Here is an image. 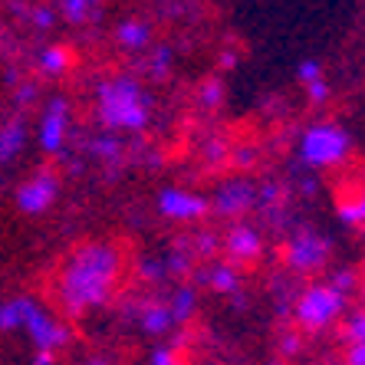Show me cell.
Returning a JSON list of instances; mask_svg holds the SVG:
<instances>
[{
	"mask_svg": "<svg viewBox=\"0 0 365 365\" xmlns=\"http://www.w3.org/2000/svg\"><path fill=\"white\" fill-rule=\"evenodd\" d=\"M280 197V185H273V181H267L264 187H260V204H273Z\"/></svg>",
	"mask_w": 365,
	"mask_h": 365,
	"instance_id": "8d00e7d4",
	"label": "cell"
},
{
	"mask_svg": "<svg viewBox=\"0 0 365 365\" xmlns=\"http://www.w3.org/2000/svg\"><path fill=\"white\" fill-rule=\"evenodd\" d=\"M168 306H171V313H175V319H178V323H187V319L197 313V293H195V287H175Z\"/></svg>",
	"mask_w": 365,
	"mask_h": 365,
	"instance_id": "d6986e66",
	"label": "cell"
},
{
	"mask_svg": "<svg viewBox=\"0 0 365 365\" xmlns=\"http://www.w3.org/2000/svg\"><path fill=\"white\" fill-rule=\"evenodd\" d=\"M69 135V99L66 96H50L40 112L36 125V145L43 155H63Z\"/></svg>",
	"mask_w": 365,
	"mask_h": 365,
	"instance_id": "9c48e42d",
	"label": "cell"
},
{
	"mask_svg": "<svg viewBox=\"0 0 365 365\" xmlns=\"http://www.w3.org/2000/svg\"><path fill=\"white\" fill-rule=\"evenodd\" d=\"M24 142H26V122L24 119L4 122V128H0V162L14 165V158L24 152Z\"/></svg>",
	"mask_w": 365,
	"mask_h": 365,
	"instance_id": "9a60e30c",
	"label": "cell"
},
{
	"mask_svg": "<svg viewBox=\"0 0 365 365\" xmlns=\"http://www.w3.org/2000/svg\"><path fill=\"white\" fill-rule=\"evenodd\" d=\"M336 217L346 227H365V207L359 195H339L336 197Z\"/></svg>",
	"mask_w": 365,
	"mask_h": 365,
	"instance_id": "ac0fdd59",
	"label": "cell"
},
{
	"mask_svg": "<svg viewBox=\"0 0 365 365\" xmlns=\"http://www.w3.org/2000/svg\"><path fill=\"white\" fill-rule=\"evenodd\" d=\"M217 63H221V69H234V66H237V53H234V50H224Z\"/></svg>",
	"mask_w": 365,
	"mask_h": 365,
	"instance_id": "ab89813d",
	"label": "cell"
},
{
	"mask_svg": "<svg viewBox=\"0 0 365 365\" xmlns=\"http://www.w3.org/2000/svg\"><path fill=\"white\" fill-rule=\"evenodd\" d=\"M224 254L230 257V264H254L264 254V237L260 230L250 227V224H234V227L224 234Z\"/></svg>",
	"mask_w": 365,
	"mask_h": 365,
	"instance_id": "8fae6325",
	"label": "cell"
},
{
	"mask_svg": "<svg viewBox=\"0 0 365 365\" xmlns=\"http://www.w3.org/2000/svg\"><path fill=\"white\" fill-rule=\"evenodd\" d=\"M257 201H260V191L254 187V181L250 178L224 181V185L214 191V197H211L214 214H221V217H240V214H247Z\"/></svg>",
	"mask_w": 365,
	"mask_h": 365,
	"instance_id": "30bf717a",
	"label": "cell"
},
{
	"mask_svg": "<svg viewBox=\"0 0 365 365\" xmlns=\"http://www.w3.org/2000/svg\"><path fill=\"white\" fill-rule=\"evenodd\" d=\"M171 63H175V53H171V46H155L152 56H148V73H152L155 79H165L168 76Z\"/></svg>",
	"mask_w": 365,
	"mask_h": 365,
	"instance_id": "cb8c5ba5",
	"label": "cell"
},
{
	"mask_svg": "<svg viewBox=\"0 0 365 365\" xmlns=\"http://www.w3.org/2000/svg\"><path fill=\"white\" fill-rule=\"evenodd\" d=\"M165 264H168V270L171 273H187V257L185 254H175V257H168V260H165Z\"/></svg>",
	"mask_w": 365,
	"mask_h": 365,
	"instance_id": "74e56055",
	"label": "cell"
},
{
	"mask_svg": "<svg viewBox=\"0 0 365 365\" xmlns=\"http://www.w3.org/2000/svg\"><path fill=\"white\" fill-rule=\"evenodd\" d=\"M155 112L152 93L128 73H115L96 83V119L106 132L142 135Z\"/></svg>",
	"mask_w": 365,
	"mask_h": 365,
	"instance_id": "7a4b0ae2",
	"label": "cell"
},
{
	"mask_svg": "<svg viewBox=\"0 0 365 365\" xmlns=\"http://www.w3.org/2000/svg\"><path fill=\"white\" fill-rule=\"evenodd\" d=\"M60 14L66 24H86L102 14L99 0H60Z\"/></svg>",
	"mask_w": 365,
	"mask_h": 365,
	"instance_id": "e0dca14e",
	"label": "cell"
},
{
	"mask_svg": "<svg viewBox=\"0 0 365 365\" xmlns=\"http://www.w3.org/2000/svg\"><path fill=\"white\" fill-rule=\"evenodd\" d=\"M24 319H26L24 297H10L7 303L0 306V329L4 332H20L24 329Z\"/></svg>",
	"mask_w": 365,
	"mask_h": 365,
	"instance_id": "ffe728a7",
	"label": "cell"
},
{
	"mask_svg": "<svg viewBox=\"0 0 365 365\" xmlns=\"http://www.w3.org/2000/svg\"><path fill=\"white\" fill-rule=\"evenodd\" d=\"M115 40H119L122 50H128V53H142L145 46L152 43V26L145 24V20L128 17V20H122V24L115 26Z\"/></svg>",
	"mask_w": 365,
	"mask_h": 365,
	"instance_id": "5bb4252c",
	"label": "cell"
},
{
	"mask_svg": "<svg viewBox=\"0 0 365 365\" xmlns=\"http://www.w3.org/2000/svg\"><path fill=\"white\" fill-rule=\"evenodd\" d=\"M40 69L46 73V76H63L73 63H76V53L69 50V46H63V43H50V46H43L40 50Z\"/></svg>",
	"mask_w": 365,
	"mask_h": 365,
	"instance_id": "2e32d148",
	"label": "cell"
},
{
	"mask_svg": "<svg viewBox=\"0 0 365 365\" xmlns=\"http://www.w3.org/2000/svg\"><path fill=\"white\" fill-rule=\"evenodd\" d=\"M138 323H142V332H148L152 339H158V336H168L178 319H175V313H171L168 303H145Z\"/></svg>",
	"mask_w": 365,
	"mask_h": 365,
	"instance_id": "7c38bea8",
	"label": "cell"
},
{
	"mask_svg": "<svg viewBox=\"0 0 365 365\" xmlns=\"http://www.w3.org/2000/svg\"><path fill=\"white\" fill-rule=\"evenodd\" d=\"M346 365H365V342L346 349Z\"/></svg>",
	"mask_w": 365,
	"mask_h": 365,
	"instance_id": "e575fe53",
	"label": "cell"
},
{
	"mask_svg": "<svg viewBox=\"0 0 365 365\" xmlns=\"http://www.w3.org/2000/svg\"><path fill=\"white\" fill-rule=\"evenodd\" d=\"M138 273H142L145 280H165V273H168V264H162L158 257H145L142 264H138Z\"/></svg>",
	"mask_w": 365,
	"mask_h": 365,
	"instance_id": "f1b7e54d",
	"label": "cell"
},
{
	"mask_svg": "<svg viewBox=\"0 0 365 365\" xmlns=\"http://www.w3.org/2000/svg\"><path fill=\"white\" fill-rule=\"evenodd\" d=\"M230 152H234V148H227V145H224L221 138H211V142L204 145V155H207V162H211V165L224 162V158H227Z\"/></svg>",
	"mask_w": 365,
	"mask_h": 365,
	"instance_id": "1f68e13d",
	"label": "cell"
},
{
	"mask_svg": "<svg viewBox=\"0 0 365 365\" xmlns=\"http://www.w3.org/2000/svg\"><path fill=\"white\" fill-rule=\"evenodd\" d=\"M224 83L221 79H204L201 86H197V102H201L204 109H217V106H221L224 102Z\"/></svg>",
	"mask_w": 365,
	"mask_h": 365,
	"instance_id": "603a6c76",
	"label": "cell"
},
{
	"mask_svg": "<svg viewBox=\"0 0 365 365\" xmlns=\"http://www.w3.org/2000/svg\"><path fill=\"white\" fill-rule=\"evenodd\" d=\"M346 299L332 283H309L293 303V319L303 332H326L346 313Z\"/></svg>",
	"mask_w": 365,
	"mask_h": 365,
	"instance_id": "277c9868",
	"label": "cell"
},
{
	"mask_svg": "<svg viewBox=\"0 0 365 365\" xmlns=\"http://www.w3.org/2000/svg\"><path fill=\"white\" fill-rule=\"evenodd\" d=\"M359 273H362V297H365V260H362V270Z\"/></svg>",
	"mask_w": 365,
	"mask_h": 365,
	"instance_id": "7bdbcfd3",
	"label": "cell"
},
{
	"mask_svg": "<svg viewBox=\"0 0 365 365\" xmlns=\"http://www.w3.org/2000/svg\"><path fill=\"white\" fill-rule=\"evenodd\" d=\"M299 187H303V195H316V181H303Z\"/></svg>",
	"mask_w": 365,
	"mask_h": 365,
	"instance_id": "b9f144b4",
	"label": "cell"
},
{
	"mask_svg": "<svg viewBox=\"0 0 365 365\" xmlns=\"http://www.w3.org/2000/svg\"><path fill=\"white\" fill-rule=\"evenodd\" d=\"M60 197V175L53 168H36L14 187V207L24 217H43Z\"/></svg>",
	"mask_w": 365,
	"mask_h": 365,
	"instance_id": "5b68a950",
	"label": "cell"
},
{
	"mask_svg": "<svg viewBox=\"0 0 365 365\" xmlns=\"http://www.w3.org/2000/svg\"><path fill=\"white\" fill-rule=\"evenodd\" d=\"M329 96H332V86H329V79H326V76L306 86V99H309V106H326V102H329Z\"/></svg>",
	"mask_w": 365,
	"mask_h": 365,
	"instance_id": "83f0119b",
	"label": "cell"
},
{
	"mask_svg": "<svg viewBox=\"0 0 365 365\" xmlns=\"http://www.w3.org/2000/svg\"><path fill=\"white\" fill-rule=\"evenodd\" d=\"M89 152H93L99 162H115V158H122V142L115 132H102L99 138L89 142Z\"/></svg>",
	"mask_w": 365,
	"mask_h": 365,
	"instance_id": "44dd1931",
	"label": "cell"
},
{
	"mask_svg": "<svg viewBox=\"0 0 365 365\" xmlns=\"http://www.w3.org/2000/svg\"><path fill=\"white\" fill-rule=\"evenodd\" d=\"M299 346H303V342H299V336H293V332H287V336L280 339V352H283V356H297Z\"/></svg>",
	"mask_w": 365,
	"mask_h": 365,
	"instance_id": "d590c367",
	"label": "cell"
},
{
	"mask_svg": "<svg viewBox=\"0 0 365 365\" xmlns=\"http://www.w3.org/2000/svg\"><path fill=\"white\" fill-rule=\"evenodd\" d=\"M297 155L299 162L313 171L339 168L352 155V135L339 122H313V125L303 128V135L297 142Z\"/></svg>",
	"mask_w": 365,
	"mask_h": 365,
	"instance_id": "3957f363",
	"label": "cell"
},
{
	"mask_svg": "<svg viewBox=\"0 0 365 365\" xmlns=\"http://www.w3.org/2000/svg\"><path fill=\"white\" fill-rule=\"evenodd\" d=\"M329 254H332L329 237H323L319 230H309V227L289 234L287 244H283V264H287L293 273L323 270L326 260H329Z\"/></svg>",
	"mask_w": 365,
	"mask_h": 365,
	"instance_id": "8992f818",
	"label": "cell"
},
{
	"mask_svg": "<svg viewBox=\"0 0 365 365\" xmlns=\"http://www.w3.org/2000/svg\"><path fill=\"white\" fill-rule=\"evenodd\" d=\"M230 165L237 171H250L257 165V148L254 145H237V148L230 152Z\"/></svg>",
	"mask_w": 365,
	"mask_h": 365,
	"instance_id": "4316f807",
	"label": "cell"
},
{
	"mask_svg": "<svg viewBox=\"0 0 365 365\" xmlns=\"http://www.w3.org/2000/svg\"><path fill=\"white\" fill-rule=\"evenodd\" d=\"M359 197H362V207H365V185L359 187Z\"/></svg>",
	"mask_w": 365,
	"mask_h": 365,
	"instance_id": "ee69618b",
	"label": "cell"
},
{
	"mask_svg": "<svg viewBox=\"0 0 365 365\" xmlns=\"http://www.w3.org/2000/svg\"><path fill=\"white\" fill-rule=\"evenodd\" d=\"M122 250L112 240H86L73 247L56 277V299L69 319H83L106 306L119 287Z\"/></svg>",
	"mask_w": 365,
	"mask_h": 365,
	"instance_id": "6da1fadb",
	"label": "cell"
},
{
	"mask_svg": "<svg viewBox=\"0 0 365 365\" xmlns=\"http://www.w3.org/2000/svg\"><path fill=\"white\" fill-rule=\"evenodd\" d=\"M148 365H181L178 349L168 346V342H155L152 352H148Z\"/></svg>",
	"mask_w": 365,
	"mask_h": 365,
	"instance_id": "d4e9b609",
	"label": "cell"
},
{
	"mask_svg": "<svg viewBox=\"0 0 365 365\" xmlns=\"http://www.w3.org/2000/svg\"><path fill=\"white\" fill-rule=\"evenodd\" d=\"M14 99H17L20 106H30V102L40 99V86H36V83H20L17 93H14Z\"/></svg>",
	"mask_w": 365,
	"mask_h": 365,
	"instance_id": "d6a6232c",
	"label": "cell"
},
{
	"mask_svg": "<svg viewBox=\"0 0 365 365\" xmlns=\"http://www.w3.org/2000/svg\"><path fill=\"white\" fill-rule=\"evenodd\" d=\"M34 365H56V352H46V349H36V352H34Z\"/></svg>",
	"mask_w": 365,
	"mask_h": 365,
	"instance_id": "f35d334b",
	"label": "cell"
},
{
	"mask_svg": "<svg viewBox=\"0 0 365 365\" xmlns=\"http://www.w3.org/2000/svg\"><path fill=\"white\" fill-rule=\"evenodd\" d=\"M24 306H26V319H24V332L30 336L34 349H46V352H60L73 336L69 329L56 319L53 313H46V306H40L34 297H24Z\"/></svg>",
	"mask_w": 365,
	"mask_h": 365,
	"instance_id": "52a82bcc",
	"label": "cell"
},
{
	"mask_svg": "<svg viewBox=\"0 0 365 365\" xmlns=\"http://www.w3.org/2000/svg\"><path fill=\"white\" fill-rule=\"evenodd\" d=\"M329 283L339 289L342 297H352L356 289H362V273L352 270V267H336V270H332V277H329Z\"/></svg>",
	"mask_w": 365,
	"mask_h": 365,
	"instance_id": "7402d4cb",
	"label": "cell"
},
{
	"mask_svg": "<svg viewBox=\"0 0 365 365\" xmlns=\"http://www.w3.org/2000/svg\"><path fill=\"white\" fill-rule=\"evenodd\" d=\"M155 211L162 214L165 221L195 224L214 211V204L197 191H187V187H162L158 197H155Z\"/></svg>",
	"mask_w": 365,
	"mask_h": 365,
	"instance_id": "ba28073f",
	"label": "cell"
},
{
	"mask_svg": "<svg viewBox=\"0 0 365 365\" xmlns=\"http://www.w3.org/2000/svg\"><path fill=\"white\" fill-rule=\"evenodd\" d=\"M197 283L211 287L214 293H237L240 289V270L237 264H211L197 273Z\"/></svg>",
	"mask_w": 365,
	"mask_h": 365,
	"instance_id": "4fadbf2b",
	"label": "cell"
},
{
	"mask_svg": "<svg viewBox=\"0 0 365 365\" xmlns=\"http://www.w3.org/2000/svg\"><path fill=\"white\" fill-rule=\"evenodd\" d=\"M195 247H197V254H201V257H214V254H217V247H224V244H217V237H214V234H197Z\"/></svg>",
	"mask_w": 365,
	"mask_h": 365,
	"instance_id": "836d02e7",
	"label": "cell"
},
{
	"mask_svg": "<svg viewBox=\"0 0 365 365\" xmlns=\"http://www.w3.org/2000/svg\"><path fill=\"white\" fill-rule=\"evenodd\" d=\"M30 24H34L36 30H50V26L56 24V14H53V7H34L30 10Z\"/></svg>",
	"mask_w": 365,
	"mask_h": 365,
	"instance_id": "4dcf8cb0",
	"label": "cell"
},
{
	"mask_svg": "<svg viewBox=\"0 0 365 365\" xmlns=\"http://www.w3.org/2000/svg\"><path fill=\"white\" fill-rule=\"evenodd\" d=\"M86 365H112L106 356H93V359H86Z\"/></svg>",
	"mask_w": 365,
	"mask_h": 365,
	"instance_id": "60d3db41",
	"label": "cell"
},
{
	"mask_svg": "<svg viewBox=\"0 0 365 365\" xmlns=\"http://www.w3.org/2000/svg\"><path fill=\"white\" fill-rule=\"evenodd\" d=\"M342 336H346L349 346L365 342V309H362V313H352L346 323H342Z\"/></svg>",
	"mask_w": 365,
	"mask_h": 365,
	"instance_id": "484cf974",
	"label": "cell"
},
{
	"mask_svg": "<svg viewBox=\"0 0 365 365\" xmlns=\"http://www.w3.org/2000/svg\"><path fill=\"white\" fill-rule=\"evenodd\" d=\"M297 79L303 86H309V83H316V79H323V63L319 60H303L297 66Z\"/></svg>",
	"mask_w": 365,
	"mask_h": 365,
	"instance_id": "f546056e",
	"label": "cell"
}]
</instances>
